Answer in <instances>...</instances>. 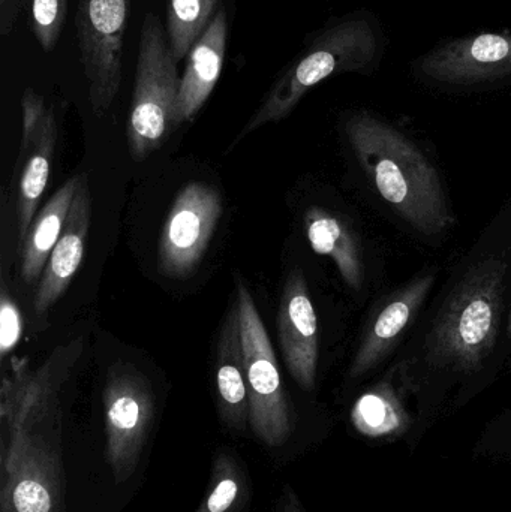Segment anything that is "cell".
<instances>
[{
    "label": "cell",
    "instance_id": "cell-9",
    "mask_svg": "<svg viewBox=\"0 0 511 512\" xmlns=\"http://www.w3.org/2000/svg\"><path fill=\"white\" fill-rule=\"evenodd\" d=\"M411 65L417 78L434 86L476 89L511 83V30L444 39Z\"/></svg>",
    "mask_w": 511,
    "mask_h": 512
},
{
    "label": "cell",
    "instance_id": "cell-13",
    "mask_svg": "<svg viewBox=\"0 0 511 512\" xmlns=\"http://www.w3.org/2000/svg\"><path fill=\"white\" fill-rule=\"evenodd\" d=\"M90 212H92V201H90L89 183H87V177L83 176L77 194L72 200L62 236L54 246L44 273L39 279L35 298H33V310L36 315H44L56 304V301L65 294L69 283L80 268L84 251H86Z\"/></svg>",
    "mask_w": 511,
    "mask_h": 512
},
{
    "label": "cell",
    "instance_id": "cell-17",
    "mask_svg": "<svg viewBox=\"0 0 511 512\" xmlns=\"http://www.w3.org/2000/svg\"><path fill=\"white\" fill-rule=\"evenodd\" d=\"M83 176H74L50 198L44 209L35 216L21 243V277L33 283L41 279L48 258L62 236L72 200Z\"/></svg>",
    "mask_w": 511,
    "mask_h": 512
},
{
    "label": "cell",
    "instance_id": "cell-11",
    "mask_svg": "<svg viewBox=\"0 0 511 512\" xmlns=\"http://www.w3.org/2000/svg\"><path fill=\"white\" fill-rule=\"evenodd\" d=\"M23 135L17 158V216L20 245L36 216L39 201L50 180L57 141V123L44 98L27 90L21 98Z\"/></svg>",
    "mask_w": 511,
    "mask_h": 512
},
{
    "label": "cell",
    "instance_id": "cell-3",
    "mask_svg": "<svg viewBox=\"0 0 511 512\" xmlns=\"http://www.w3.org/2000/svg\"><path fill=\"white\" fill-rule=\"evenodd\" d=\"M386 50V32L374 12L357 9L329 21L276 81L239 140L261 126L285 119L312 87L333 75L374 74Z\"/></svg>",
    "mask_w": 511,
    "mask_h": 512
},
{
    "label": "cell",
    "instance_id": "cell-15",
    "mask_svg": "<svg viewBox=\"0 0 511 512\" xmlns=\"http://www.w3.org/2000/svg\"><path fill=\"white\" fill-rule=\"evenodd\" d=\"M218 412L225 429L243 435L249 427L248 385H246L245 355L237 304L225 315L219 333L215 366Z\"/></svg>",
    "mask_w": 511,
    "mask_h": 512
},
{
    "label": "cell",
    "instance_id": "cell-10",
    "mask_svg": "<svg viewBox=\"0 0 511 512\" xmlns=\"http://www.w3.org/2000/svg\"><path fill=\"white\" fill-rule=\"evenodd\" d=\"M222 198L207 183H188L176 195L158 245V270L171 279L189 276L209 248L221 221Z\"/></svg>",
    "mask_w": 511,
    "mask_h": 512
},
{
    "label": "cell",
    "instance_id": "cell-1",
    "mask_svg": "<svg viewBox=\"0 0 511 512\" xmlns=\"http://www.w3.org/2000/svg\"><path fill=\"white\" fill-rule=\"evenodd\" d=\"M81 339L56 349L32 372L12 361L2 387L0 512H65L62 414L57 393L80 357Z\"/></svg>",
    "mask_w": 511,
    "mask_h": 512
},
{
    "label": "cell",
    "instance_id": "cell-2",
    "mask_svg": "<svg viewBox=\"0 0 511 512\" xmlns=\"http://www.w3.org/2000/svg\"><path fill=\"white\" fill-rule=\"evenodd\" d=\"M348 141L381 197L417 230L441 233L452 224L440 177L401 131L368 111L351 114Z\"/></svg>",
    "mask_w": 511,
    "mask_h": 512
},
{
    "label": "cell",
    "instance_id": "cell-5",
    "mask_svg": "<svg viewBox=\"0 0 511 512\" xmlns=\"http://www.w3.org/2000/svg\"><path fill=\"white\" fill-rule=\"evenodd\" d=\"M179 84L177 63L164 27L155 14H147L141 26L128 119V147L135 159L147 158L158 150L173 129Z\"/></svg>",
    "mask_w": 511,
    "mask_h": 512
},
{
    "label": "cell",
    "instance_id": "cell-22",
    "mask_svg": "<svg viewBox=\"0 0 511 512\" xmlns=\"http://www.w3.org/2000/svg\"><path fill=\"white\" fill-rule=\"evenodd\" d=\"M68 0H32V27L45 53L56 47L65 26Z\"/></svg>",
    "mask_w": 511,
    "mask_h": 512
},
{
    "label": "cell",
    "instance_id": "cell-4",
    "mask_svg": "<svg viewBox=\"0 0 511 512\" xmlns=\"http://www.w3.org/2000/svg\"><path fill=\"white\" fill-rule=\"evenodd\" d=\"M507 265L492 258L474 267L444 306L428 339L434 363L476 370L488 357L500 327Z\"/></svg>",
    "mask_w": 511,
    "mask_h": 512
},
{
    "label": "cell",
    "instance_id": "cell-19",
    "mask_svg": "<svg viewBox=\"0 0 511 512\" xmlns=\"http://www.w3.org/2000/svg\"><path fill=\"white\" fill-rule=\"evenodd\" d=\"M251 496V483L242 460L230 448H221L213 456L209 487L195 512H245Z\"/></svg>",
    "mask_w": 511,
    "mask_h": 512
},
{
    "label": "cell",
    "instance_id": "cell-25",
    "mask_svg": "<svg viewBox=\"0 0 511 512\" xmlns=\"http://www.w3.org/2000/svg\"><path fill=\"white\" fill-rule=\"evenodd\" d=\"M17 3L18 0H0L3 35H8L9 30L14 26L15 15H17Z\"/></svg>",
    "mask_w": 511,
    "mask_h": 512
},
{
    "label": "cell",
    "instance_id": "cell-6",
    "mask_svg": "<svg viewBox=\"0 0 511 512\" xmlns=\"http://www.w3.org/2000/svg\"><path fill=\"white\" fill-rule=\"evenodd\" d=\"M236 304L251 406L249 429L266 447H284L293 435V409L282 384L272 340L242 279L236 280Z\"/></svg>",
    "mask_w": 511,
    "mask_h": 512
},
{
    "label": "cell",
    "instance_id": "cell-21",
    "mask_svg": "<svg viewBox=\"0 0 511 512\" xmlns=\"http://www.w3.org/2000/svg\"><path fill=\"white\" fill-rule=\"evenodd\" d=\"M221 0H170L167 6V38L176 63L186 59L195 42L206 32Z\"/></svg>",
    "mask_w": 511,
    "mask_h": 512
},
{
    "label": "cell",
    "instance_id": "cell-12",
    "mask_svg": "<svg viewBox=\"0 0 511 512\" xmlns=\"http://www.w3.org/2000/svg\"><path fill=\"white\" fill-rule=\"evenodd\" d=\"M278 333L285 364L294 381L302 390H314L320 336L317 313L300 268H294L285 280L279 304Z\"/></svg>",
    "mask_w": 511,
    "mask_h": 512
},
{
    "label": "cell",
    "instance_id": "cell-18",
    "mask_svg": "<svg viewBox=\"0 0 511 512\" xmlns=\"http://www.w3.org/2000/svg\"><path fill=\"white\" fill-rule=\"evenodd\" d=\"M305 230L311 248L318 255L332 258L342 279L359 291L363 283L362 261L347 224L327 210L311 207L305 215Z\"/></svg>",
    "mask_w": 511,
    "mask_h": 512
},
{
    "label": "cell",
    "instance_id": "cell-24",
    "mask_svg": "<svg viewBox=\"0 0 511 512\" xmlns=\"http://www.w3.org/2000/svg\"><path fill=\"white\" fill-rule=\"evenodd\" d=\"M278 512H308L300 502L299 496L296 495L290 484L282 490L281 498L278 501Z\"/></svg>",
    "mask_w": 511,
    "mask_h": 512
},
{
    "label": "cell",
    "instance_id": "cell-20",
    "mask_svg": "<svg viewBox=\"0 0 511 512\" xmlns=\"http://www.w3.org/2000/svg\"><path fill=\"white\" fill-rule=\"evenodd\" d=\"M357 432L369 438L398 435L407 427L408 415L390 385L381 384L363 394L351 412Z\"/></svg>",
    "mask_w": 511,
    "mask_h": 512
},
{
    "label": "cell",
    "instance_id": "cell-16",
    "mask_svg": "<svg viewBox=\"0 0 511 512\" xmlns=\"http://www.w3.org/2000/svg\"><path fill=\"white\" fill-rule=\"evenodd\" d=\"M432 282V277H423L399 291L386 304L357 351L350 370L351 378H359L363 373L369 372L386 355L393 342L413 321L417 309L422 306L431 289Z\"/></svg>",
    "mask_w": 511,
    "mask_h": 512
},
{
    "label": "cell",
    "instance_id": "cell-26",
    "mask_svg": "<svg viewBox=\"0 0 511 512\" xmlns=\"http://www.w3.org/2000/svg\"><path fill=\"white\" fill-rule=\"evenodd\" d=\"M510 333H511V319H510Z\"/></svg>",
    "mask_w": 511,
    "mask_h": 512
},
{
    "label": "cell",
    "instance_id": "cell-8",
    "mask_svg": "<svg viewBox=\"0 0 511 512\" xmlns=\"http://www.w3.org/2000/svg\"><path fill=\"white\" fill-rule=\"evenodd\" d=\"M131 0H78L75 27L89 101L104 116L122 86L123 38Z\"/></svg>",
    "mask_w": 511,
    "mask_h": 512
},
{
    "label": "cell",
    "instance_id": "cell-23",
    "mask_svg": "<svg viewBox=\"0 0 511 512\" xmlns=\"http://www.w3.org/2000/svg\"><path fill=\"white\" fill-rule=\"evenodd\" d=\"M23 321L14 298L9 295L5 283L0 294V358H5L21 340Z\"/></svg>",
    "mask_w": 511,
    "mask_h": 512
},
{
    "label": "cell",
    "instance_id": "cell-14",
    "mask_svg": "<svg viewBox=\"0 0 511 512\" xmlns=\"http://www.w3.org/2000/svg\"><path fill=\"white\" fill-rule=\"evenodd\" d=\"M227 35V12L221 8L186 56L174 107L173 128L191 122L212 95L221 77Z\"/></svg>",
    "mask_w": 511,
    "mask_h": 512
},
{
    "label": "cell",
    "instance_id": "cell-7",
    "mask_svg": "<svg viewBox=\"0 0 511 512\" xmlns=\"http://www.w3.org/2000/svg\"><path fill=\"white\" fill-rule=\"evenodd\" d=\"M105 460L114 483L135 474L155 418V399L149 381L126 364L111 367L102 391Z\"/></svg>",
    "mask_w": 511,
    "mask_h": 512
}]
</instances>
